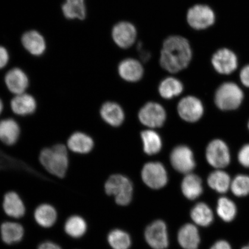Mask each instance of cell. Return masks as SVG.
<instances>
[{"instance_id":"cell-2","label":"cell","mask_w":249,"mask_h":249,"mask_svg":"<svg viewBox=\"0 0 249 249\" xmlns=\"http://www.w3.org/2000/svg\"><path fill=\"white\" fill-rule=\"evenodd\" d=\"M38 161L42 170L49 176L64 179L70 169L71 154L65 143H55L41 149Z\"/></svg>"},{"instance_id":"cell-19","label":"cell","mask_w":249,"mask_h":249,"mask_svg":"<svg viewBox=\"0 0 249 249\" xmlns=\"http://www.w3.org/2000/svg\"><path fill=\"white\" fill-rule=\"evenodd\" d=\"M137 31L131 23L123 21L118 23L112 30V36L115 43L121 48L126 49L135 42Z\"/></svg>"},{"instance_id":"cell-21","label":"cell","mask_w":249,"mask_h":249,"mask_svg":"<svg viewBox=\"0 0 249 249\" xmlns=\"http://www.w3.org/2000/svg\"><path fill=\"white\" fill-rule=\"evenodd\" d=\"M34 219L42 228L51 229L57 222L58 213L53 205L45 202L36 207L34 211Z\"/></svg>"},{"instance_id":"cell-20","label":"cell","mask_w":249,"mask_h":249,"mask_svg":"<svg viewBox=\"0 0 249 249\" xmlns=\"http://www.w3.org/2000/svg\"><path fill=\"white\" fill-rule=\"evenodd\" d=\"M25 230L21 224L14 221H5L0 225V237L4 244L17 245L23 241Z\"/></svg>"},{"instance_id":"cell-41","label":"cell","mask_w":249,"mask_h":249,"mask_svg":"<svg viewBox=\"0 0 249 249\" xmlns=\"http://www.w3.org/2000/svg\"><path fill=\"white\" fill-rule=\"evenodd\" d=\"M7 102L0 96V119L7 114Z\"/></svg>"},{"instance_id":"cell-11","label":"cell","mask_w":249,"mask_h":249,"mask_svg":"<svg viewBox=\"0 0 249 249\" xmlns=\"http://www.w3.org/2000/svg\"><path fill=\"white\" fill-rule=\"evenodd\" d=\"M142 177L145 184L154 189L162 188L168 180L166 170L160 162L145 164L142 171Z\"/></svg>"},{"instance_id":"cell-16","label":"cell","mask_w":249,"mask_h":249,"mask_svg":"<svg viewBox=\"0 0 249 249\" xmlns=\"http://www.w3.org/2000/svg\"><path fill=\"white\" fill-rule=\"evenodd\" d=\"M145 238L154 249H164L169 245L167 227L163 221H155L148 226L145 230Z\"/></svg>"},{"instance_id":"cell-13","label":"cell","mask_w":249,"mask_h":249,"mask_svg":"<svg viewBox=\"0 0 249 249\" xmlns=\"http://www.w3.org/2000/svg\"><path fill=\"white\" fill-rule=\"evenodd\" d=\"M187 20L190 26L196 30L207 29L215 20V15L210 7L205 5H196L189 9Z\"/></svg>"},{"instance_id":"cell-10","label":"cell","mask_w":249,"mask_h":249,"mask_svg":"<svg viewBox=\"0 0 249 249\" xmlns=\"http://www.w3.org/2000/svg\"><path fill=\"white\" fill-rule=\"evenodd\" d=\"M140 122L144 125L157 128L163 125L166 120V113L162 106L156 102H148L139 113Z\"/></svg>"},{"instance_id":"cell-37","label":"cell","mask_w":249,"mask_h":249,"mask_svg":"<svg viewBox=\"0 0 249 249\" xmlns=\"http://www.w3.org/2000/svg\"><path fill=\"white\" fill-rule=\"evenodd\" d=\"M239 77L242 85L249 88V65L242 68Z\"/></svg>"},{"instance_id":"cell-29","label":"cell","mask_w":249,"mask_h":249,"mask_svg":"<svg viewBox=\"0 0 249 249\" xmlns=\"http://www.w3.org/2000/svg\"><path fill=\"white\" fill-rule=\"evenodd\" d=\"M143 148L145 154L149 155L157 154L162 147L160 136L153 130H145L141 133Z\"/></svg>"},{"instance_id":"cell-3","label":"cell","mask_w":249,"mask_h":249,"mask_svg":"<svg viewBox=\"0 0 249 249\" xmlns=\"http://www.w3.org/2000/svg\"><path fill=\"white\" fill-rule=\"evenodd\" d=\"M39 108L36 96L30 91L12 96L7 104V114L18 119H24L35 115Z\"/></svg>"},{"instance_id":"cell-25","label":"cell","mask_w":249,"mask_h":249,"mask_svg":"<svg viewBox=\"0 0 249 249\" xmlns=\"http://www.w3.org/2000/svg\"><path fill=\"white\" fill-rule=\"evenodd\" d=\"M64 232L70 238L78 239L82 238L87 231V223L82 216L73 214L65 221Z\"/></svg>"},{"instance_id":"cell-17","label":"cell","mask_w":249,"mask_h":249,"mask_svg":"<svg viewBox=\"0 0 249 249\" xmlns=\"http://www.w3.org/2000/svg\"><path fill=\"white\" fill-rule=\"evenodd\" d=\"M214 69L222 74H230L238 67V58L234 53L228 49L217 51L212 58Z\"/></svg>"},{"instance_id":"cell-4","label":"cell","mask_w":249,"mask_h":249,"mask_svg":"<svg viewBox=\"0 0 249 249\" xmlns=\"http://www.w3.org/2000/svg\"><path fill=\"white\" fill-rule=\"evenodd\" d=\"M244 98V92L240 87L235 83L226 82L217 89L214 103L221 110H233L240 107Z\"/></svg>"},{"instance_id":"cell-6","label":"cell","mask_w":249,"mask_h":249,"mask_svg":"<svg viewBox=\"0 0 249 249\" xmlns=\"http://www.w3.org/2000/svg\"><path fill=\"white\" fill-rule=\"evenodd\" d=\"M105 190L108 195L114 196L120 205H126L132 200L133 185L126 177L120 174L109 177L105 184Z\"/></svg>"},{"instance_id":"cell-28","label":"cell","mask_w":249,"mask_h":249,"mask_svg":"<svg viewBox=\"0 0 249 249\" xmlns=\"http://www.w3.org/2000/svg\"><path fill=\"white\" fill-rule=\"evenodd\" d=\"M231 180L226 171L222 169H216L208 176L207 182L214 191L219 194H225L230 189Z\"/></svg>"},{"instance_id":"cell-1","label":"cell","mask_w":249,"mask_h":249,"mask_svg":"<svg viewBox=\"0 0 249 249\" xmlns=\"http://www.w3.org/2000/svg\"><path fill=\"white\" fill-rule=\"evenodd\" d=\"M192 57L188 40L182 36H171L164 40L160 64L164 70L170 73H177L188 66Z\"/></svg>"},{"instance_id":"cell-34","label":"cell","mask_w":249,"mask_h":249,"mask_svg":"<svg viewBox=\"0 0 249 249\" xmlns=\"http://www.w3.org/2000/svg\"><path fill=\"white\" fill-rule=\"evenodd\" d=\"M232 194L239 197L249 195V176L239 174L231 180L230 186Z\"/></svg>"},{"instance_id":"cell-23","label":"cell","mask_w":249,"mask_h":249,"mask_svg":"<svg viewBox=\"0 0 249 249\" xmlns=\"http://www.w3.org/2000/svg\"><path fill=\"white\" fill-rule=\"evenodd\" d=\"M118 73L121 78L127 82H136L142 79L144 70L139 61L127 58L120 62Z\"/></svg>"},{"instance_id":"cell-18","label":"cell","mask_w":249,"mask_h":249,"mask_svg":"<svg viewBox=\"0 0 249 249\" xmlns=\"http://www.w3.org/2000/svg\"><path fill=\"white\" fill-rule=\"evenodd\" d=\"M21 43L24 49L34 57H41L46 52V40L38 31L30 30L24 33L21 36Z\"/></svg>"},{"instance_id":"cell-32","label":"cell","mask_w":249,"mask_h":249,"mask_svg":"<svg viewBox=\"0 0 249 249\" xmlns=\"http://www.w3.org/2000/svg\"><path fill=\"white\" fill-rule=\"evenodd\" d=\"M217 213L223 220L231 222L236 214V207L234 202L225 197H221L217 201Z\"/></svg>"},{"instance_id":"cell-24","label":"cell","mask_w":249,"mask_h":249,"mask_svg":"<svg viewBox=\"0 0 249 249\" xmlns=\"http://www.w3.org/2000/svg\"><path fill=\"white\" fill-rule=\"evenodd\" d=\"M178 239L184 249H197L200 242L198 230L192 224H187L180 229Z\"/></svg>"},{"instance_id":"cell-40","label":"cell","mask_w":249,"mask_h":249,"mask_svg":"<svg viewBox=\"0 0 249 249\" xmlns=\"http://www.w3.org/2000/svg\"><path fill=\"white\" fill-rule=\"evenodd\" d=\"M211 249H231V248L228 242L222 240L216 242Z\"/></svg>"},{"instance_id":"cell-43","label":"cell","mask_w":249,"mask_h":249,"mask_svg":"<svg viewBox=\"0 0 249 249\" xmlns=\"http://www.w3.org/2000/svg\"><path fill=\"white\" fill-rule=\"evenodd\" d=\"M248 129L249 130V123H248Z\"/></svg>"},{"instance_id":"cell-33","label":"cell","mask_w":249,"mask_h":249,"mask_svg":"<svg viewBox=\"0 0 249 249\" xmlns=\"http://www.w3.org/2000/svg\"><path fill=\"white\" fill-rule=\"evenodd\" d=\"M108 242L113 249H128L131 244L130 236L120 230H114L108 235Z\"/></svg>"},{"instance_id":"cell-31","label":"cell","mask_w":249,"mask_h":249,"mask_svg":"<svg viewBox=\"0 0 249 249\" xmlns=\"http://www.w3.org/2000/svg\"><path fill=\"white\" fill-rule=\"evenodd\" d=\"M191 214L192 220L196 225L202 227L209 226L213 220V211L203 202L196 204L193 208Z\"/></svg>"},{"instance_id":"cell-35","label":"cell","mask_w":249,"mask_h":249,"mask_svg":"<svg viewBox=\"0 0 249 249\" xmlns=\"http://www.w3.org/2000/svg\"><path fill=\"white\" fill-rule=\"evenodd\" d=\"M239 163L242 166L249 168V144L243 146L238 154Z\"/></svg>"},{"instance_id":"cell-12","label":"cell","mask_w":249,"mask_h":249,"mask_svg":"<svg viewBox=\"0 0 249 249\" xmlns=\"http://www.w3.org/2000/svg\"><path fill=\"white\" fill-rule=\"evenodd\" d=\"M170 161L174 169L182 174L191 173L196 167L194 153L186 145H178L174 148L171 153Z\"/></svg>"},{"instance_id":"cell-7","label":"cell","mask_w":249,"mask_h":249,"mask_svg":"<svg viewBox=\"0 0 249 249\" xmlns=\"http://www.w3.org/2000/svg\"><path fill=\"white\" fill-rule=\"evenodd\" d=\"M22 136V126L18 118L6 114L0 119V144L12 148L19 142Z\"/></svg>"},{"instance_id":"cell-8","label":"cell","mask_w":249,"mask_h":249,"mask_svg":"<svg viewBox=\"0 0 249 249\" xmlns=\"http://www.w3.org/2000/svg\"><path fill=\"white\" fill-rule=\"evenodd\" d=\"M65 145L71 155L85 157L92 153L95 148V141L91 134L77 130L70 134Z\"/></svg>"},{"instance_id":"cell-42","label":"cell","mask_w":249,"mask_h":249,"mask_svg":"<svg viewBox=\"0 0 249 249\" xmlns=\"http://www.w3.org/2000/svg\"><path fill=\"white\" fill-rule=\"evenodd\" d=\"M242 249H249V244L247 246H245V247L243 248Z\"/></svg>"},{"instance_id":"cell-9","label":"cell","mask_w":249,"mask_h":249,"mask_svg":"<svg viewBox=\"0 0 249 249\" xmlns=\"http://www.w3.org/2000/svg\"><path fill=\"white\" fill-rule=\"evenodd\" d=\"M207 161L216 169H223L231 161L230 149L226 143L220 139H214L208 144L205 151Z\"/></svg>"},{"instance_id":"cell-27","label":"cell","mask_w":249,"mask_h":249,"mask_svg":"<svg viewBox=\"0 0 249 249\" xmlns=\"http://www.w3.org/2000/svg\"><path fill=\"white\" fill-rule=\"evenodd\" d=\"M61 9L62 14L67 19L83 20L86 18L85 1L68 0L62 4Z\"/></svg>"},{"instance_id":"cell-22","label":"cell","mask_w":249,"mask_h":249,"mask_svg":"<svg viewBox=\"0 0 249 249\" xmlns=\"http://www.w3.org/2000/svg\"><path fill=\"white\" fill-rule=\"evenodd\" d=\"M99 116L106 124L111 126H119L124 122V114L122 107L116 102L107 101L101 105Z\"/></svg>"},{"instance_id":"cell-26","label":"cell","mask_w":249,"mask_h":249,"mask_svg":"<svg viewBox=\"0 0 249 249\" xmlns=\"http://www.w3.org/2000/svg\"><path fill=\"white\" fill-rule=\"evenodd\" d=\"M181 189L183 195L189 200H195L200 196L203 191L202 180L200 177L196 174H186L183 178Z\"/></svg>"},{"instance_id":"cell-36","label":"cell","mask_w":249,"mask_h":249,"mask_svg":"<svg viewBox=\"0 0 249 249\" xmlns=\"http://www.w3.org/2000/svg\"><path fill=\"white\" fill-rule=\"evenodd\" d=\"M11 57L8 50L0 46V71H4L10 63Z\"/></svg>"},{"instance_id":"cell-38","label":"cell","mask_w":249,"mask_h":249,"mask_svg":"<svg viewBox=\"0 0 249 249\" xmlns=\"http://www.w3.org/2000/svg\"><path fill=\"white\" fill-rule=\"evenodd\" d=\"M37 249H62L60 245L52 241H43L38 245Z\"/></svg>"},{"instance_id":"cell-5","label":"cell","mask_w":249,"mask_h":249,"mask_svg":"<svg viewBox=\"0 0 249 249\" xmlns=\"http://www.w3.org/2000/svg\"><path fill=\"white\" fill-rule=\"evenodd\" d=\"M2 80L6 90L11 96L30 91L31 77L23 68L15 66L9 68L3 74Z\"/></svg>"},{"instance_id":"cell-30","label":"cell","mask_w":249,"mask_h":249,"mask_svg":"<svg viewBox=\"0 0 249 249\" xmlns=\"http://www.w3.org/2000/svg\"><path fill=\"white\" fill-rule=\"evenodd\" d=\"M183 90L182 83L175 77L166 78L159 86V92L161 97L171 99L179 96Z\"/></svg>"},{"instance_id":"cell-39","label":"cell","mask_w":249,"mask_h":249,"mask_svg":"<svg viewBox=\"0 0 249 249\" xmlns=\"http://www.w3.org/2000/svg\"><path fill=\"white\" fill-rule=\"evenodd\" d=\"M138 51L140 52V58H142V61L147 62L151 58V54L147 51L142 50V43H139L138 46Z\"/></svg>"},{"instance_id":"cell-14","label":"cell","mask_w":249,"mask_h":249,"mask_svg":"<svg viewBox=\"0 0 249 249\" xmlns=\"http://www.w3.org/2000/svg\"><path fill=\"white\" fill-rule=\"evenodd\" d=\"M177 110L182 119L188 123H195L203 116L204 108L200 99L188 96L179 101Z\"/></svg>"},{"instance_id":"cell-15","label":"cell","mask_w":249,"mask_h":249,"mask_svg":"<svg viewBox=\"0 0 249 249\" xmlns=\"http://www.w3.org/2000/svg\"><path fill=\"white\" fill-rule=\"evenodd\" d=\"M2 208L4 213L14 219H20L26 213V207L20 195L10 190L3 195Z\"/></svg>"}]
</instances>
